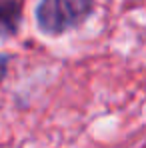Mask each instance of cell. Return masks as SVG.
Wrapping results in <instances>:
<instances>
[{"label": "cell", "mask_w": 146, "mask_h": 148, "mask_svg": "<svg viewBox=\"0 0 146 148\" xmlns=\"http://www.w3.org/2000/svg\"><path fill=\"white\" fill-rule=\"evenodd\" d=\"M94 12V0H40L36 24L46 36H62L82 26Z\"/></svg>", "instance_id": "6da1fadb"}, {"label": "cell", "mask_w": 146, "mask_h": 148, "mask_svg": "<svg viewBox=\"0 0 146 148\" xmlns=\"http://www.w3.org/2000/svg\"><path fill=\"white\" fill-rule=\"evenodd\" d=\"M22 24V0H0V38H12Z\"/></svg>", "instance_id": "7a4b0ae2"}, {"label": "cell", "mask_w": 146, "mask_h": 148, "mask_svg": "<svg viewBox=\"0 0 146 148\" xmlns=\"http://www.w3.org/2000/svg\"><path fill=\"white\" fill-rule=\"evenodd\" d=\"M6 74H8V56H2L0 54V84L6 78Z\"/></svg>", "instance_id": "3957f363"}]
</instances>
